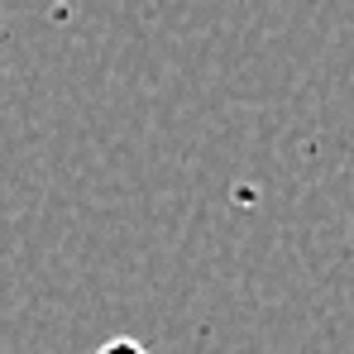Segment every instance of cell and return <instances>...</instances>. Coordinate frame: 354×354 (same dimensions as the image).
<instances>
[{
	"instance_id": "1",
	"label": "cell",
	"mask_w": 354,
	"mask_h": 354,
	"mask_svg": "<svg viewBox=\"0 0 354 354\" xmlns=\"http://www.w3.org/2000/svg\"><path fill=\"white\" fill-rule=\"evenodd\" d=\"M101 354H149V350H144L139 340H106V345H101Z\"/></svg>"
}]
</instances>
